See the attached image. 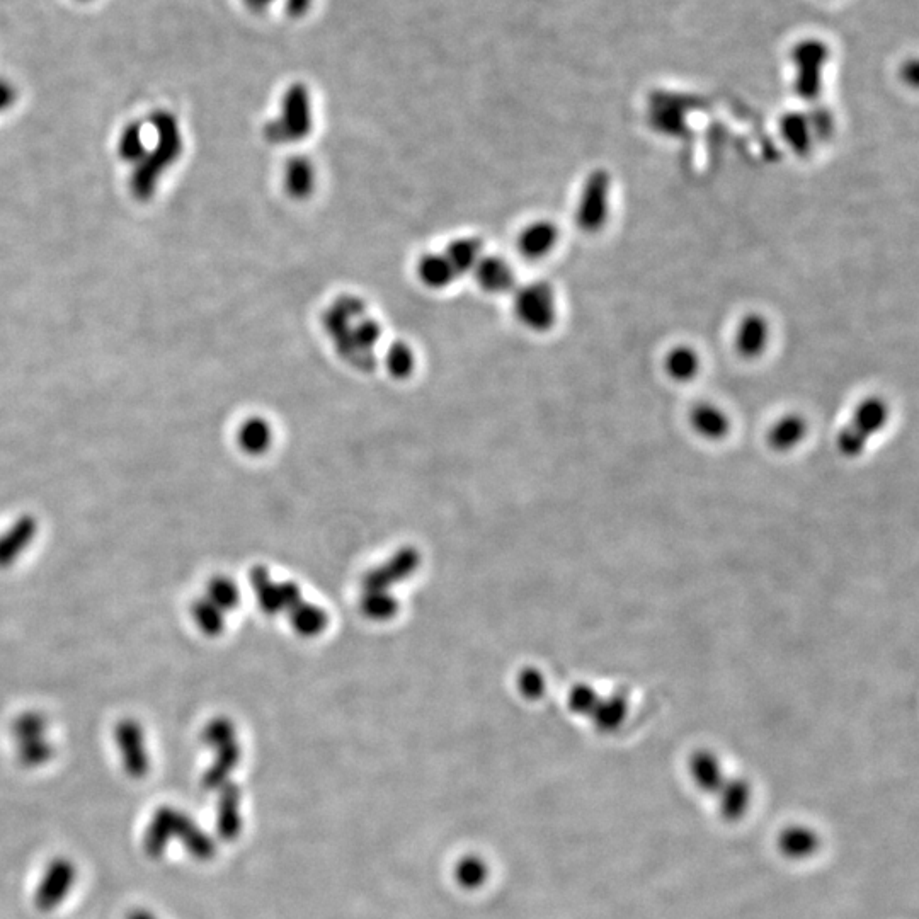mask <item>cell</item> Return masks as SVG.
I'll return each instance as SVG.
<instances>
[{"label":"cell","instance_id":"1","mask_svg":"<svg viewBox=\"0 0 919 919\" xmlns=\"http://www.w3.org/2000/svg\"><path fill=\"white\" fill-rule=\"evenodd\" d=\"M326 329L344 360L358 368L372 363L382 329L377 320L366 314L360 298L344 297L332 303L326 314Z\"/></svg>","mask_w":919,"mask_h":919},{"label":"cell","instance_id":"2","mask_svg":"<svg viewBox=\"0 0 919 919\" xmlns=\"http://www.w3.org/2000/svg\"><path fill=\"white\" fill-rule=\"evenodd\" d=\"M174 836H181L179 840L186 843L188 850L196 857H205L210 853V845L195 828V824L172 807H160L154 812L149 826L143 833V851L150 858L162 857Z\"/></svg>","mask_w":919,"mask_h":919},{"label":"cell","instance_id":"3","mask_svg":"<svg viewBox=\"0 0 919 919\" xmlns=\"http://www.w3.org/2000/svg\"><path fill=\"white\" fill-rule=\"evenodd\" d=\"M513 312L521 326L543 334L552 331L559 320V297L547 281H530L516 286L513 292Z\"/></svg>","mask_w":919,"mask_h":919},{"label":"cell","instance_id":"4","mask_svg":"<svg viewBox=\"0 0 919 919\" xmlns=\"http://www.w3.org/2000/svg\"><path fill=\"white\" fill-rule=\"evenodd\" d=\"M12 739L16 756L24 768H40L55 756L50 720L38 710L19 714L12 724Z\"/></svg>","mask_w":919,"mask_h":919},{"label":"cell","instance_id":"5","mask_svg":"<svg viewBox=\"0 0 919 919\" xmlns=\"http://www.w3.org/2000/svg\"><path fill=\"white\" fill-rule=\"evenodd\" d=\"M613 206V181L610 172L596 169L584 179L577 195L574 220L577 229L586 234H598L610 220Z\"/></svg>","mask_w":919,"mask_h":919},{"label":"cell","instance_id":"6","mask_svg":"<svg viewBox=\"0 0 919 919\" xmlns=\"http://www.w3.org/2000/svg\"><path fill=\"white\" fill-rule=\"evenodd\" d=\"M115 744L120 751L121 763L126 775L140 780L149 775L150 760L149 739L143 725L135 719H123L116 724Z\"/></svg>","mask_w":919,"mask_h":919},{"label":"cell","instance_id":"7","mask_svg":"<svg viewBox=\"0 0 919 919\" xmlns=\"http://www.w3.org/2000/svg\"><path fill=\"white\" fill-rule=\"evenodd\" d=\"M771 337L770 319L761 312H746L732 331V349L741 360H760L770 348Z\"/></svg>","mask_w":919,"mask_h":919},{"label":"cell","instance_id":"8","mask_svg":"<svg viewBox=\"0 0 919 919\" xmlns=\"http://www.w3.org/2000/svg\"><path fill=\"white\" fill-rule=\"evenodd\" d=\"M77 882V867L69 858H55L46 867L45 874L41 877L40 884L36 887L35 906L50 913L57 909L74 889Z\"/></svg>","mask_w":919,"mask_h":919},{"label":"cell","instance_id":"9","mask_svg":"<svg viewBox=\"0 0 919 919\" xmlns=\"http://www.w3.org/2000/svg\"><path fill=\"white\" fill-rule=\"evenodd\" d=\"M40 535V521L33 514H21L0 531V571L16 566L28 554Z\"/></svg>","mask_w":919,"mask_h":919},{"label":"cell","instance_id":"10","mask_svg":"<svg viewBox=\"0 0 919 919\" xmlns=\"http://www.w3.org/2000/svg\"><path fill=\"white\" fill-rule=\"evenodd\" d=\"M310 128H312V113H310L309 98L302 92L293 91L285 99L280 120L271 126L269 138L274 142H280V145L281 143L298 142L309 135Z\"/></svg>","mask_w":919,"mask_h":919},{"label":"cell","instance_id":"11","mask_svg":"<svg viewBox=\"0 0 919 919\" xmlns=\"http://www.w3.org/2000/svg\"><path fill=\"white\" fill-rule=\"evenodd\" d=\"M560 242V229L557 223L547 218H537L526 223L520 230L516 246L521 256L530 261H542L557 249Z\"/></svg>","mask_w":919,"mask_h":919},{"label":"cell","instance_id":"12","mask_svg":"<svg viewBox=\"0 0 919 919\" xmlns=\"http://www.w3.org/2000/svg\"><path fill=\"white\" fill-rule=\"evenodd\" d=\"M702 370V353L693 344H674L664 353L663 372L671 382L678 385L695 382Z\"/></svg>","mask_w":919,"mask_h":919},{"label":"cell","instance_id":"13","mask_svg":"<svg viewBox=\"0 0 919 919\" xmlns=\"http://www.w3.org/2000/svg\"><path fill=\"white\" fill-rule=\"evenodd\" d=\"M477 285L491 295H504L516 288V271L503 256L484 254L474 269Z\"/></svg>","mask_w":919,"mask_h":919},{"label":"cell","instance_id":"14","mask_svg":"<svg viewBox=\"0 0 919 919\" xmlns=\"http://www.w3.org/2000/svg\"><path fill=\"white\" fill-rule=\"evenodd\" d=\"M690 426L703 440H724L731 433V416L719 404L703 400L691 407Z\"/></svg>","mask_w":919,"mask_h":919},{"label":"cell","instance_id":"15","mask_svg":"<svg viewBox=\"0 0 919 919\" xmlns=\"http://www.w3.org/2000/svg\"><path fill=\"white\" fill-rule=\"evenodd\" d=\"M317 167L305 155H293L283 167V188L293 200H307L317 188Z\"/></svg>","mask_w":919,"mask_h":919},{"label":"cell","instance_id":"16","mask_svg":"<svg viewBox=\"0 0 919 919\" xmlns=\"http://www.w3.org/2000/svg\"><path fill=\"white\" fill-rule=\"evenodd\" d=\"M889 417H891V407L887 404V400L880 395H868L865 399L860 400L857 407L853 409L850 426L870 440L872 436L879 434L887 426Z\"/></svg>","mask_w":919,"mask_h":919},{"label":"cell","instance_id":"17","mask_svg":"<svg viewBox=\"0 0 919 919\" xmlns=\"http://www.w3.org/2000/svg\"><path fill=\"white\" fill-rule=\"evenodd\" d=\"M778 851L788 860H805L821 848V836L809 826H788L778 834Z\"/></svg>","mask_w":919,"mask_h":919},{"label":"cell","instance_id":"18","mask_svg":"<svg viewBox=\"0 0 919 919\" xmlns=\"http://www.w3.org/2000/svg\"><path fill=\"white\" fill-rule=\"evenodd\" d=\"M751 785L746 778H725L719 790V812L727 822L741 821L751 804Z\"/></svg>","mask_w":919,"mask_h":919},{"label":"cell","instance_id":"19","mask_svg":"<svg viewBox=\"0 0 919 919\" xmlns=\"http://www.w3.org/2000/svg\"><path fill=\"white\" fill-rule=\"evenodd\" d=\"M807 433H809V426H807L805 417L800 416L797 412H788L771 424L766 440L773 450L790 451L805 440Z\"/></svg>","mask_w":919,"mask_h":919},{"label":"cell","instance_id":"20","mask_svg":"<svg viewBox=\"0 0 919 919\" xmlns=\"http://www.w3.org/2000/svg\"><path fill=\"white\" fill-rule=\"evenodd\" d=\"M690 775L697 788H700L705 794H719L725 782L722 763L717 758V754L707 749L697 751L691 756Z\"/></svg>","mask_w":919,"mask_h":919},{"label":"cell","instance_id":"21","mask_svg":"<svg viewBox=\"0 0 919 919\" xmlns=\"http://www.w3.org/2000/svg\"><path fill=\"white\" fill-rule=\"evenodd\" d=\"M417 276L431 290H445L458 280L445 252H428L417 261Z\"/></svg>","mask_w":919,"mask_h":919},{"label":"cell","instance_id":"22","mask_svg":"<svg viewBox=\"0 0 919 919\" xmlns=\"http://www.w3.org/2000/svg\"><path fill=\"white\" fill-rule=\"evenodd\" d=\"M445 256L448 257L453 269L457 271L458 278L462 274L474 273L475 266L484 257V244L477 237H458L451 240L446 246Z\"/></svg>","mask_w":919,"mask_h":919},{"label":"cell","instance_id":"23","mask_svg":"<svg viewBox=\"0 0 919 919\" xmlns=\"http://www.w3.org/2000/svg\"><path fill=\"white\" fill-rule=\"evenodd\" d=\"M628 705L625 698L620 695L601 700L594 707V724L601 732L617 731L618 727L627 719Z\"/></svg>","mask_w":919,"mask_h":919},{"label":"cell","instance_id":"24","mask_svg":"<svg viewBox=\"0 0 919 919\" xmlns=\"http://www.w3.org/2000/svg\"><path fill=\"white\" fill-rule=\"evenodd\" d=\"M383 365L395 378H407L416 370V353L406 343L390 344L383 354Z\"/></svg>","mask_w":919,"mask_h":919},{"label":"cell","instance_id":"25","mask_svg":"<svg viewBox=\"0 0 919 919\" xmlns=\"http://www.w3.org/2000/svg\"><path fill=\"white\" fill-rule=\"evenodd\" d=\"M220 611L222 610L205 596V598L196 600L193 603L191 617H193V622L196 623V627L200 628L201 632H205L208 635L217 634L218 630L222 628Z\"/></svg>","mask_w":919,"mask_h":919},{"label":"cell","instance_id":"26","mask_svg":"<svg viewBox=\"0 0 919 919\" xmlns=\"http://www.w3.org/2000/svg\"><path fill=\"white\" fill-rule=\"evenodd\" d=\"M269 440H271V429H269L268 423L259 421V419L249 421L242 428V433H240L242 445L251 451L263 450L268 446Z\"/></svg>","mask_w":919,"mask_h":919},{"label":"cell","instance_id":"27","mask_svg":"<svg viewBox=\"0 0 919 919\" xmlns=\"http://www.w3.org/2000/svg\"><path fill=\"white\" fill-rule=\"evenodd\" d=\"M867 445V438L858 433L857 429L851 428L850 424L841 429V433L838 434V448L846 457L862 455Z\"/></svg>","mask_w":919,"mask_h":919},{"label":"cell","instance_id":"28","mask_svg":"<svg viewBox=\"0 0 919 919\" xmlns=\"http://www.w3.org/2000/svg\"><path fill=\"white\" fill-rule=\"evenodd\" d=\"M598 702H600V697L596 695V691L591 690L588 686H579L574 691V697H572L574 707L581 714H593L594 707L598 705Z\"/></svg>","mask_w":919,"mask_h":919},{"label":"cell","instance_id":"29","mask_svg":"<svg viewBox=\"0 0 919 919\" xmlns=\"http://www.w3.org/2000/svg\"><path fill=\"white\" fill-rule=\"evenodd\" d=\"M125 919H159L147 909H133L132 913L126 914Z\"/></svg>","mask_w":919,"mask_h":919}]
</instances>
